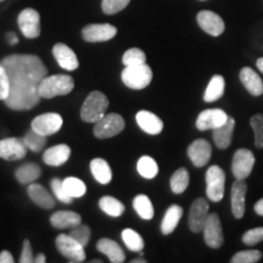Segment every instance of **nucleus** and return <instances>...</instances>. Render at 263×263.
Listing matches in <instances>:
<instances>
[{"label":"nucleus","mask_w":263,"mask_h":263,"mask_svg":"<svg viewBox=\"0 0 263 263\" xmlns=\"http://www.w3.org/2000/svg\"><path fill=\"white\" fill-rule=\"evenodd\" d=\"M9 76L10 93L6 106L16 111L31 110L41 101L39 85L48 70L41 58L28 54H15L0 61Z\"/></svg>","instance_id":"f257e3e1"},{"label":"nucleus","mask_w":263,"mask_h":263,"mask_svg":"<svg viewBox=\"0 0 263 263\" xmlns=\"http://www.w3.org/2000/svg\"><path fill=\"white\" fill-rule=\"evenodd\" d=\"M74 88V81L68 74H55L45 77L39 85V95L44 99H52L70 94Z\"/></svg>","instance_id":"f03ea898"},{"label":"nucleus","mask_w":263,"mask_h":263,"mask_svg":"<svg viewBox=\"0 0 263 263\" xmlns=\"http://www.w3.org/2000/svg\"><path fill=\"white\" fill-rule=\"evenodd\" d=\"M108 107V99L101 91L94 90L88 95L81 108V118L87 123H97L105 116Z\"/></svg>","instance_id":"7ed1b4c3"},{"label":"nucleus","mask_w":263,"mask_h":263,"mask_svg":"<svg viewBox=\"0 0 263 263\" xmlns=\"http://www.w3.org/2000/svg\"><path fill=\"white\" fill-rule=\"evenodd\" d=\"M122 82L128 88L134 90H141L146 88L153 81V71L146 64L126 66L121 74Z\"/></svg>","instance_id":"20e7f679"},{"label":"nucleus","mask_w":263,"mask_h":263,"mask_svg":"<svg viewBox=\"0 0 263 263\" xmlns=\"http://www.w3.org/2000/svg\"><path fill=\"white\" fill-rule=\"evenodd\" d=\"M226 173L219 166H211L206 172V195L213 202L221 201L224 196Z\"/></svg>","instance_id":"39448f33"},{"label":"nucleus","mask_w":263,"mask_h":263,"mask_svg":"<svg viewBox=\"0 0 263 263\" xmlns=\"http://www.w3.org/2000/svg\"><path fill=\"white\" fill-rule=\"evenodd\" d=\"M126 127L123 117L118 114H108L99 120L94 126V136L99 139H107V138H112Z\"/></svg>","instance_id":"423d86ee"},{"label":"nucleus","mask_w":263,"mask_h":263,"mask_svg":"<svg viewBox=\"0 0 263 263\" xmlns=\"http://www.w3.org/2000/svg\"><path fill=\"white\" fill-rule=\"evenodd\" d=\"M57 248L59 252L71 262H83L87 255H85L84 246L81 245L70 234H60L57 238Z\"/></svg>","instance_id":"0eeeda50"},{"label":"nucleus","mask_w":263,"mask_h":263,"mask_svg":"<svg viewBox=\"0 0 263 263\" xmlns=\"http://www.w3.org/2000/svg\"><path fill=\"white\" fill-rule=\"evenodd\" d=\"M203 240L211 249H219L224 244V235L221 224V219L217 213H210L203 226Z\"/></svg>","instance_id":"6e6552de"},{"label":"nucleus","mask_w":263,"mask_h":263,"mask_svg":"<svg viewBox=\"0 0 263 263\" xmlns=\"http://www.w3.org/2000/svg\"><path fill=\"white\" fill-rule=\"evenodd\" d=\"M255 166V155L249 149H238L232 160V172L235 179H246Z\"/></svg>","instance_id":"1a4fd4ad"},{"label":"nucleus","mask_w":263,"mask_h":263,"mask_svg":"<svg viewBox=\"0 0 263 263\" xmlns=\"http://www.w3.org/2000/svg\"><path fill=\"white\" fill-rule=\"evenodd\" d=\"M18 27L26 38L33 39L41 35V16L34 9H25L20 12Z\"/></svg>","instance_id":"9d476101"},{"label":"nucleus","mask_w":263,"mask_h":263,"mask_svg":"<svg viewBox=\"0 0 263 263\" xmlns=\"http://www.w3.org/2000/svg\"><path fill=\"white\" fill-rule=\"evenodd\" d=\"M209 202L202 197H197L190 206L188 224L189 228L194 233L202 232L203 226H205L207 217H209Z\"/></svg>","instance_id":"9b49d317"},{"label":"nucleus","mask_w":263,"mask_h":263,"mask_svg":"<svg viewBox=\"0 0 263 263\" xmlns=\"http://www.w3.org/2000/svg\"><path fill=\"white\" fill-rule=\"evenodd\" d=\"M62 117L59 114L49 112L37 116L32 121V129L42 136H51L58 133L62 127Z\"/></svg>","instance_id":"f8f14e48"},{"label":"nucleus","mask_w":263,"mask_h":263,"mask_svg":"<svg viewBox=\"0 0 263 263\" xmlns=\"http://www.w3.org/2000/svg\"><path fill=\"white\" fill-rule=\"evenodd\" d=\"M28 147L24 139L20 138H6L0 140V159L6 161L22 160L27 155Z\"/></svg>","instance_id":"ddd939ff"},{"label":"nucleus","mask_w":263,"mask_h":263,"mask_svg":"<svg viewBox=\"0 0 263 263\" xmlns=\"http://www.w3.org/2000/svg\"><path fill=\"white\" fill-rule=\"evenodd\" d=\"M117 34V28L110 24H93L85 26L82 37L85 42L100 43L112 39Z\"/></svg>","instance_id":"4468645a"},{"label":"nucleus","mask_w":263,"mask_h":263,"mask_svg":"<svg viewBox=\"0 0 263 263\" xmlns=\"http://www.w3.org/2000/svg\"><path fill=\"white\" fill-rule=\"evenodd\" d=\"M197 24L201 29H203L207 34L212 37H218L226 29V25L223 18L216 12L210 11V10H202L196 16Z\"/></svg>","instance_id":"2eb2a0df"},{"label":"nucleus","mask_w":263,"mask_h":263,"mask_svg":"<svg viewBox=\"0 0 263 263\" xmlns=\"http://www.w3.org/2000/svg\"><path fill=\"white\" fill-rule=\"evenodd\" d=\"M228 117V115L221 108H209L197 116L196 128L199 130H213L224 124Z\"/></svg>","instance_id":"dca6fc26"},{"label":"nucleus","mask_w":263,"mask_h":263,"mask_svg":"<svg viewBox=\"0 0 263 263\" xmlns=\"http://www.w3.org/2000/svg\"><path fill=\"white\" fill-rule=\"evenodd\" d=\"M248 193V184L244 179H236L232 185L230 201H232V212L236 219L242 218L245 215V197Z\"/></svg>","instance_id":"f3484780"},{"label":"nucleus","mask_w":263,"mask_h":263,"mask_svg":"<svg viewBox=\"0 0 263 263\" xmlns=\"http://www.w3.org/2000/svg\"><path fill=\"white\" fill-rule=\"evenodd\" d=\"M212 155L211 144L205 139H196L188 147V156L195 167H203Z\"/></svg>","instance_id":"a211bd4d"},{"label":"nucleus","mask_w":263,"mask_h":263,"mask_svg":"<svg viewBox=\"0 0 263 263\" xmlns=\"http://www.w3.org/2000/svg\"><path fill=\"white\" fill-rule=\"evenodd\" d=\"M52 54H54L60 67L66 71H74L80 66L77 55L74 54V51L70 47H67L64 43L55 44V47L52 48Z\"/></svg>","instance_id":"6ab92c4d"},{"label":"nucleus","mask_w":263,"mask_h":263,"mask_svg":"<svg viewBox=\"0 0 263 263\" xmlns=\"http://www.w3.org/2000/svg\"><path fill=\"white\" fill-rule=\"evenodd\" d=\"M137 123L141 129H143L147 134H160L163 129V122L159 116H156L155 114L150 112V111L141 110L137 114L136 116Z\"/></svg>","instance_id":"aec40b11"},{"label":"nucleus","mask_w":263,"mask_h":263,"mask_svg":"<svg viewBox=\"0 0 263 263\" xmlns=\"http://www.w3.org/2000/svg\"><path fill=\"white\" fill-rule=\"evenodd\" d=\"M239 78L245 89L251 95L259 97V95L263 94V82L258 73H256L251 67L241 68Z\"/></svg>","instance_id":"412c9836"},{"label":"nucleus","mask_w":263,"mask_h":263,"mask_svg":"<svg viewBox=\"0 0 263 263\" xmlns=\"http://www.w3.org/2000/svg\"><path fill=\"white\" fill-rule=\"evenodd\" d=\"M234 127H235V120L233 117H228V120H227V122L224 124H222L221 127L213 129L212 132L213 141H215L216 146L218 147V149L224 150L227 147H229L230 144H232Z\"/></svg>","instance_id":"4be33fe9"},{"label":"nucleus","mask_w":263,"mask_h":263,"mask_svg":"<svg viewBox=\"0 0 263 263\" xmlns=\"http://www.w3.org/2000/svg\"><path fill=\"white\" fill-rule=\"evenodd\" d=\"M28 196L31 197V200L35 205L45 210H50L55 206V200L52 197L47 189L41 184L37 183H31L27 189Z\"/></svg>","instance_id":"5701e85b"},{"label":"nucleus","mask_w":263,"mask_h":263,"mask_svg":"<svg viewBox=\"0 0 263 263\" xmlns=\"http://www.w3.org/2000/svg\"><path fill=\"white\" fill-rule=\"evenodd\" d=\"M97 249L101 254L106 255L110 262L112 263H122L126 259V254H124L123 249L117 244L114 240L103 238L98 241Z\"/></svg>","instance_id":"b1692460"},{"label":"nucleus","mask_w":263,"mask_h":263,"mask_svg":"<svg viewBox=\"0 0 263 263\" xmlns=\"http://www.w3.org/2000/svg\"><path fill=\"white\" fill-rule=\"evenodd\" d=\"M70 146L65 145V144H60V145H55L52 147H49L48 150H45L44 154H43V160L49 166L58 167L64 164L66 161L70 159Z\"/></svg>","instance_id":"393cba45"},{"label":"nucleus","mask_w":263,"mask_h":263,"mask_svg":"<svg viewBox=\"0 0 263 263\" xmlns=\"http://www.w3.org/2000/svg\"><path fill=\"white\" fill-rule=\"evenodd\" d=\"M51 226L57 229L74 228L81 224L82 218L78 213L72 211H59L55 212L50 218Z\"/></svg>","instance_id":"a878e982"},{"label":"nucleus","mask_w":263,"mask_h":263,"mask_svg":"<svg viewBox=\"0 0 263 263\" xmlns=\"http://www.w3.org/2000/svg\"><path fill=\"white\" fill-rule=\"evenodd\" d=\"M183 216V209L178 205H172L168 207L161 223V232L164 235H168L174 232Z\"/></svg>","instance_id":"bb28decb"},{"label":"nucleus","mask_w":263,"mask_h":263,"mask_svg":"<svg viewBox=\"0 0 263 263\" xmlns=\"http://www.w3.org/2000/svg\"><path fill=\"white\" fill-rule=\"evenodd\" d=\"M226 89V81L222 76L216 74L213 76L210 81L209 85H207L205 94H203V100L206 103H213V101L219 100L224 94Z\"/></svg>","instance_id":"cd10ccee"},{"label":"nucleus","mask_w":263,"mask_h":263,"mask_svg":"<svg viewBox=\"0 0 263 263\" xmlns=\"http://www.w3.org/2000/svg\"><path fill=\"white\" fill-rule=\"evenodd\" d=\"M90 171L95 179L100 184H108L112 179L111 167L104 159H94L90 162Z\"/></svg>","instance_id":"c85d7f7f"},{"label":"nucleus","mask_w":263,"mask_h":263,"mask_svg":"<svg viewBox=\"0 0 263 263\" xmlns=\"http://www.w3.org/2000/svg\"><path fill=\"white\" fill-rule=\"evenodd\" d=\"M42 174V170L38 164L35 163H25L20 166L15 172L16 179L21 184H31L34 183Z\"/></svg>","instance_id":"c756f323"},{"label":"nucleus","mask_w":263,"mask_h":263,"mask_svg":"<svg viewBox=\"0 0 263 263\" xmlns=\"http://www.w3.org/2000/svg\"><path fill=\"white\" fill-rule=\"evenodd\" d=\"M133 207L134 210H136V212L138 213V216H139L140 218L145 219V221L153 219L154 215H155L151 200L146 195H143V194L134 197Z\"/></svg>","instance_id":"7c9ffc66"},{"label":"nucleus","mask_w":263,"mask_h":263,"mask_svg":"<svg viewBox=\"0 0 263 263\" xmlns=\"http://www.w3.org/2000/svg\"><path fill=\"white\" fill-rule=\"evenodd\" d=\"M99 207L110 217H120L124 212V205L112 196H104L99 201Z\"/></svg>","instance_id":"2f4dec72"},{"label":"nucleus","mask_w":263,"mask_h":263,"mask_svg":"<svg viewBox=\"0 0 263 263\" xmlns=\"http://www.w3.org/2000/svg\"><path fill=\"white\" fill-rule=\"evenodd\" d=\"M138 172L143 178L153 179L155 178L159 173V166H157L156 161L150 156L140 157L137 164Z\"/></svg>","instance_id":"473e14b6"},{"label":"nucleus","mask_w":263,"mask_h":263,"mask_svg":"<svg viewBox=\"0 0 263 263\" xmlns=\"http://www.w3.org/2000/svg\"><path fill=\"white\" fill-rule=\"evenodd\" d=\"M190 176L186 168H179L171 177V189L174 194H182L189 185Z\"/></svg>","instance_id":"72a5a7b5"},{"label":"nucleus","mask_w":263,"mask_h":263,"mask_svg":"<svg viewBox=\"0 0 263 263\" xmlns=\"http://www.w3.org/2000/svg\"><path fill=\"white\" fill-rule=\"evenodd\" d=\"M122 240L123 242L126 244V246L130 251L134 252H141L144 249V240L141 238L139 233H137L136 230L133 229H124L122 232Z\"/></svg>","instance_id":"f704fd0d"},{"label":"nucleus","mask_w":263,"mask_h":263,"mask_svg":"<svg viewBox=\"0 0 263 263\" xmlns=\"http://www.w3.org/2000/svg\"><path fill=\"white\" fill-rule=\"evenodd\" d=\"M64 188L66 193L70 195L72 199H77V197H82L87 193V185L82 182L81 179L74 178V177H68L65 180H62Z\"/></svg>","instance_id":"c9c22d12"},{"label":"nucleus","mask_w":263,"mask_h":263,"mask_svg":"<svg viewBox=\"0 0 263 263\" xmlns=\"http://www.w3.org/2000/svg\"><path fill=\"white\" fill-rule=\"evenodd\" d=\"M24 141L26 146L28 147V150L33 151V153H39L47 145V137L42 136V134L37 133L35 130L31 129L25 136Z\"/></svg>","instance_id":"e433bc0d"},{"label":"nucleus","mask_w":263,"mask_h":263,"mask_svg":"<svg viewBox=\"0 0 263 263\" xmlns=\"http://www.w3.org/2000/svg\"><path fill=\"white\" fill-rule=\"evenodd\" d=\"M262 258V252L258 250H246L240 251L233 256L230 262L232 263H256Z\"/></svg>","instance_id":"4c0bfd02"},{"label":"nucleus","mask_w":263,"mask_h":263,"mask_svg":"<svg viewBox=\"0 0 263 263\" xmlns=\"http://www.w3.org/2000/svg\"><path fill=\"white\" fill-rule=\"evenodd\" d=\"M145 61H146L145 52L138 48H132L129 50H127L123 54V58H122V62L124 64V66L145 64Z\"/></svg>","instance_id":"58836bf2"},{"label":"nucleus","mask_w":263,"mask_h":263,"mask_svg":"<svg viewBox=\"0 0 263 263\" xmlns=\"http://www.w3.org/2000/svg\"><path fill=\"white\" fill-rule=\"evenodd\" d=\"M250 126L255 132V145L258 149H263V115H254L250 120Z\"/></svg>","instance_id":"ea45409f"},{"label":"nucleus","mask_w":263,"mask_h":263,"mask_svg":"<svg viewBox=\"0 0 263 263\" xmlns=\"http://www.w3.org/2000/svg\"><path fill=\"white\" fill-rule=\"evenodd\" d=\"M130 0H103L101 9L106 15H115L127 8Z\"/></svg>","instance_id":"a19ab883"},{"label":"nucleus","mask_w":263,"mask_h":263,"mask_svg":"<svg viewBox=\"0 0 263 263\" xmlns=\"http://www.w3.org/2000/svg\"><path fill=\"white\" fill-rule=\"evenodd\" d=\"M70 235L85 248L90 239V228L85 224H78L74 228H71Z\"/></svg>","instance_id":"79ce46f5"},{"label":"nucleus","mask_w":263,"mask_h":263,"mask_svg":"<svg viewBox=\"0 0 263 263\" xmlns=\"http://www.w3.org/2000/svg\"><path fill=\"white\" fill-rule=\"evenodd\" d=\"M242 242L246 246H254L257 245L258 242L263 241V227H257V228H252L248 230L244 235H242Z\"/></svg>","instance_id":"37998d69"},{"label":"nucleus","mask_w":263,"mask_h":263,"mask_svg":"<svg viewBox=\"0 0 263 263\" xmlns=\"http://www.w3.org/2000/svg\"><path fill=\"white\" fill-rule=\"evenodd\" d=\"M51 190L52 193L55 194V196H57L58 200H60L61 202H65V203H71L72 202V197L68 195L67 193H66V190L64 188V184H62V180L59 179V178H54L51 180Z\"/></svg>","instance_id":"c03bdc74"},{"label":"nucleus","mask_w":263,"mask_h":263,"mask_svg":"<svg viewBox=\"0 0 263 263\" xmlns=\"http://www.w3.org/2000/svg\"><path fill=\"white\" fill-rule=\"evenodd\" d=\"M10 93V82L9 76L6 73L5 68L0 64V100L5 101Z\"/></svg>","instance_id":"a18cd8bd"},{"label":"nucleus","mask_w":263,"mask_h":263,"mask_svg":"<svg viewBox=\"0 0 263 263\" xmlns=\"http://www.w3.org/2000/svg\"><path fill=\"white\" fill-rule=\"evenodd\" d=\"M20 262L21 263H32L34 262V256L32 252V246L29 240L25 239L24 241V249H22L21 257H20Z\"/></svg>","instance_id":"49530a36"},{"label":"nucleus","mask_w":263,"mask_h":263,"mask_svg":"<svg viewBox=\"0 0 263 263\" xmlns=\"http://www.w3.org/2000/svg\"><path fill=\"white\" fill-rule=\"evenodd\" d=\"M14 261V256L10 254L8 250L0 252V263H12Z\"/></svg>","instance_id":"de8ad7c7"},{"label":"nucleus","mask_w":263,"mask_h":263,"mask_svg":"<svg viewBox=\"0 0 263 263\" xmlns=\"http://www.w3.org/2000/svg\"><path fill=\"white\" fill-rule=\"evenodd\" d=\"M254 210L258 216H263V197H262V199H259L258 201L255 203Z\"/></svg>","instance_id":"09e8293b"},{"label":"nucleus","mask_w":263,"mask_h":263,"mask_svg":"<svg viewBox=\"0 0 263 263\" xmlns=\"http://www.w3.org/2000/svg\"><path fill=\"white\" fill-rule=\"evenodd\" d=\"M6 38H8V42L11 45H15V44H17V43H18V38H17V35L15 34V33H8Z\"/></svg>","instance_id":"8fccbe9b"},{"label":"nucleus","mask_w":263,"mask_h":263,"mask_svg":"<svg viewBox=\"0 0 263 263\" xmlns=\"http://www.w3.org/2000/svg\"><path fill=\"white\" fill-rule=\"evenodd\" d=\"M47 262V257L44 254H39L34 257V263H45Z\"/></svg>","instance_id":"3c124183"},{"label":"nucleus","mask_w":263,"mask_h":263,"mask_svg":"<svg viewBox=\"0 0 263 263\" xmlns=\"http://www.w3.org/2000/svg\"><path fill=\"white\" fill-rule=\"evenodd\" d=\"M256 66H257V68L259 71L263 73V58H259L257 61H256Z\"/></svg>","instance_id":"603ef678"},{"label":"nucleus","mask_w":263,"mask_h":263,"mask_svg":"<svg viewBox=\"0 0 263 263\" xmlns=\"http://www.w3.org/2000/svg\"><path fill=\"white\" fill-rule=\"evenodd\" d=\"M132 263H146V259L144 258H139V259H133Z\"/></svg>","instance_id":"864d4df0"},{"label":"nucleus","mask_w":263,"mask_h":263,"mask_svg":"<svg viewBox=\"0 0 263 263\" xmlns=\"http://www.w3.org/2000/svg\"><path fill=\"white\" fill-rule=\"evenodd\" d=\"M0 2H4V0H0Z\"/></svg>","instance_id":"5fc2aeb1"}]
</instances>
